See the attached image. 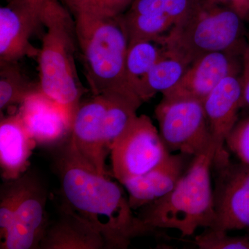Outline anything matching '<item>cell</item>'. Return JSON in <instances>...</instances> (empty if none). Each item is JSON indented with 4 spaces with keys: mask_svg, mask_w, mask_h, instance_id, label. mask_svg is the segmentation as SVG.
I'll use <instances>...</instances> for the list:
<instances>
[{
    "mask_svg": "<svg viewBox=\"0 0 249 249\" xmlns=\"http://www.w3.org/2000/svg\"><path fill=\"white\" fill-rule=\"evenodd\" d=\"M54 163L62 205L101 232L107 249H127L136 237L157 233L134 213L122 188L85 161L70 139L58 145Z\"/></svg>",
    "mask_w": 249,
    "mask_h": 249,
    "instance_id": "obj_1",
    "label": "cell"
},
{
    "mask_svg": "<svg viewBox=\"0 0 249 249\" xmlns=\"http://www.w3.org/2000/svg\"><path fill=\"white\" fill-rule=\"evenodd\" d=\"M39 19L47 29L37 53L39 89L61 107L71 127L85 93L75 61L78 52L75 19L58 0L45 3L39 12Z\"/></svg>",
    "mask_w": 249,
    "mask_h": 249,
    "instance_id": "obj_2",
    "label": "cell"
},
{
    "mask_svg": "<svg viewBox=\"0 0 249 249\" xmlns=\"http://www.w3.org/2000/svg\"><path fill=\"white\" fill-rule=\"evenodd\" d=\"M215 144L192 160L188 170L168 194L140 209L139 217L157 229H175L182 237L215 223L212 166Z\"/></svg>",
    "mask_w": 249,
    "mask_h": 249,
    "instance_id": "obj_3",
    "label": "cell"
},
{
    "mask_svg": "<svg viewBox=\"0 0 249 249\" xmlns=\"http://www.w3.org/2000/svg\"><path fill=\"white\" fill-rule=\"evenodd\" d=\"M122 15H75L78 52L92 95L120 93L142 101L126 76L129 37Z\"/></svg>",
    "mask_w": 249,
    "mask_h": 249,
    "instance_id": "obj_4",
    "label": "cell"
},
{
    "mask_svg": "<svg viewBox=\"0 0 249 249\" xmlns=\"http://www.w3.org/2000/svg\"><path fill=\"white\" fill-rule=\"evenodd\" d=\"M243 20L228 6L199 4L175 24L160 42L165 52L188 66L201 56L224 51L243 52Z\"/></svg>",
    "mask_w": 249,
    "mask_h": 249,
    "instance_id": "obj_5",
    "label": "cell"
},
{
    "mask_svg": "<svg viewBox=\"0 0 249 249\" xmlns=\"http://www.w3.org/2000/svg\"><path fill=\"white\" fill-rule=\"evenodd\" d=\"M155 116L160 137L170 153L196 157L214 142L202 101L163 97Z\"/></svg>",
    "mask_w": 249,
    "mask_h": 249,
    "instance_id": "obj_6",
    "label": "cell"
},
{
    "mask_svg": "<svg viewBox=\"0 0 249 249\" xmlns=\"http://www.w3.org/2000/svg\"><path fill=\"white\" fill-rule=\"evenodd\" d=\"M149 116H135L111 147V175L122 183L152 169L169 155Z\"/></svg>",
    "mask_w": 249,
    "mask_h": 249,
    "instance_id": "obj_7",
    "label": "cell"
},
{
    "mask_svg": "<svg viewBox=\"0 0 249 249\" xmlns=\"http://www.w3.org/2000/svg\"><path fill=\"white\" fill-rule=\"evenodd\" d=\"M213 196L216 219L221 230L249 228V165L231 160L229 152L214 158Z\"/></svg>",
    "mask_w": 249,
    "mask_h": 249,
    "instance_id": "obj_8",
    "label": "cell"
},
{
    "mask_svg": "<svg viewBox=\"0 0 249 249\" xmlns=\"http://www.w3.org/2000/svg\"><path fill=\"white\" fill-rule=\"evenodd\" d=\"M26 180L12 227L1 249H40L49 227L46 213L47 194L40 180L25 173Z\"/></svg>",
    "mask_w": 249,
    "mask_h": 249,
    "instance_id": "obj_9",
    "label": "cell"
},
{
    "mask_svg": "<svg viewBox=\"0 0 249 249\" xmlns=\"http://www.w3.org/2000/svg\"><path fill=\"white\" fill-rule=\"evenodd\" d=\"M106 100L104 95L80 102L71 127L70 142L75 150L98 173L110 175L106 168V160L110 154L104 133Z\"/></svg>",
    "mask_w": 249,
    "mask_h": 249,
    "instance_id": "obj_10",
    "label": "cell"
},
{
    "mask_svg": "<svg viewBox=\"0 0 249 249\" xmlns=\"http://www.w3.org/2000/svg\"><path fill=\"white\" fill-rule=\"evenodd\" d=\"M241 52L224 51L206 54L187 68L178 84L163 93V97L187 98L204 102L211 91L224 78L241 74Z\"/></svg>",
    "mask_w": 249,
    "mask_h": 249,
    "instance_id": "obj_11",
    "label": "cell"
},
{
    "mask_svg": "<svg viewBox=\"0 0 249 249\" xmlns=\"http://www.w3.org/2000/svg\"><path fill=\"white\" fill-rule=\"evenodd\" d=\"M193 158L180 152L170 153L152 169L121 183L128 193L132 209H142L168 194L186 173Z\"/></svg>",
    "mask_w": 249,
    "mask_h": 249,
    "instance_id": "obj_12",
    "label": "cell"
},
{
    "mask_svg": "<svg viewBox=\"0 0 249 249\" xmlns=\"http://www.w3.org/2000/svg\"><path fill=\"white\" fill-rule=\"evenodd\" d=\"M204 107L213 140L215 156L227 152L225 142L239 120L242 109V87L240 74L227 77L205 98Z\"/></svg>",
    "mask_w": 249,
    "mask_h": 249,
    "instance_id": "obj_13",
    "label": "cell"
},
{
    "mask_svg": "<svg viewBox=\"0 0 249 249\" xmlns=\"http://www.w3.org/2000/svg\"><path fill=\"white\" fill-rule=\"evenodd\" d=\"M18 112L37 145L58 146L70 138L71 126L65 113L40 91L29 96Z\"/></svg>",
    "mask_w": 249,
    "mask_h": 249,
    "instance_id": "obj_14",
    "label": "cell"
},
{
    "mask_svg": "<svg viewBox=\"0 0 249 249\" xmlns=\"http://www.w3.org/2000/svg\"><path fill=\"white\" fill-rule=\"evenodd\" d=\"M40 24L38 16L24 0H11L0 9V62H18L38 52L29 40Z\"/></svg>",
    "mask_w": 249,
    "mask_h": 249,
    "instance_id": "obj_15",
    "label": "cell"
},
{
    "mask_svg": "<svg viewBox=\"0 0 249 249\" xmlns=\"http://www.w3.org/2000/svg\"><path fill=\"white\" fill-rule=\"evenodd\" d=\"M36 145L19 112L1 116L0 167L5 181L17 179L26 173Z\"/></svg>",
    "mask_w": 249,
    "mask_h": 249,
    "instance_id": "obj_16",
    "label": "cell"
},
{
    "mask_svg": "<svg viewBox=\"0 0 249 249\" xmlns=\"http://www.w3.org/2000/svg\"><path fill=\"white\" fill-rule=\"evenodd\" d=\"M41 249H104L106 240L89 222L62 205L56 220L49 224Z\"/></svg>",
    "mask_w": 249,
    "mask_h": 249,
    "instance_id": "obj_17",
    "label": "cell"
},
{
    "mask_svg": "<svg viewBox=\"0 0 249 249\" xmlns=\"http://www.w3.org/2000/svg\"><path fill=\"white\" fill-rule=\"evenodd\" d=\"M164 53L160 39L129 41L126 55V76L129 86L137 96L142 80Z\"/></svg>",
    "mask_w": 249,
    "mask_h": 249,
    "instance_id": "obj_18",
    "label": "cell"
},
{
    "mask_svg": "<svg viewBox=\"0 0 249 249\" xmlns=\"http://www.w3.org/2000/svg\"><path fill=\"white\" fill-rule=\"evenodd\" d=\"M188 66L182 60L167 53L155 64L142 80L139 89V96L146 102L157 93L162 94L178 84Z\"/></svg>",
    "mask_w": 249,
    "mask_h": 249,
    "instance_id": "obj_19",
    "label": "cell"
},
{
    "mask_svg": "<svg viewBox=\"0 0 249 249\" xmlns=\"http://www.w3.org/2000/svg\"><path fill=\"white\" fill-rule=\"evenodd\" d=\"M105 114L104 133L106 145L110 152L116 139L137 116L139 108L142 104L140 100L120 93H107Z\"/></svg>",
    "mask_w": 249,
    "mask_h": 249,
    "instance_id": "obj_20",
    "label": "cell"
},
{
    "mask_svg": "<svg viewBox=\"0 0 249 249\" xmlns=\"http://www.w3.org/2000/svg\"><path fill=\"white\" fill-rule=\"evenodd\" d=\"M0 71V110L21 104L33 93L40 91L21 72L17 62H1Z\"/></svg>",
    "mask_w": 249,
    "mask_h": 249,
    "instance_id": "obj_21",
    "label": "cell"
},
{
    "mask_svg": "<svg viewBox=\"0 0 249 249\" xmlns=\"http://www.w3.org/2000/svg\"><path fill=\"white\" fill-rule=\"evenodd\" d=\"M129 41L160 40L171 29L174 22L169 18L134 14L127 11L122 15Z\"/></svg>",
    "mask_w": 249,
    "mask_h": 249,
    "instance_id": "obj_22",
    "label": "cell"
},
{
    "mask_svg": "<svg viewBox=\"0 0 249 249\" xmlns=\"http://www.w3.org/2000/svg\"><path fill=\"white\" fill-rule=\"evenodd\" d=\"M200 3L199 0H134L128 11L168 18L175 24L191 14Z\"/></svg>",
    "mask_w": 249,
    "mask_h": 249,
    "instance_id": "obj_23",
    "label": "cell"
},
{
    "mask_svg": "<svg viewBox=\"0 0 249 249\" xmlns=\"http://www.w3.org/2000/svg\"><path fill=\"white\" fill-rule=\"evenodd\" d=\"M25 174L17 179L5 181L0 192V239L4 240L12 227L24 184Z\"/></svg>",
    "mask_w": 249,
    "mask_h": 249,
    "instance_id": "obj_24",
    "label": "cell"
},
{
    "mask_svg": "<svg viewBox=\"0 0 249 249\" xmlns=\"http://www.w3.org/2000/svg\"><path fill=\"white\" fill-rule=\"evenodd\" d=\"M134 0H63L73 16L80 14L116 17L124 14Z\"/></svg>",
    "mask_w": 249,
    "mask_h": 249,
    "instance_id": "obj_25",
    "label": "cell"
},
{
    "mask_svg": "<svg viewBox=\"0 0 249 249\" xmlns=\"http://www.w3.org/2000/svg\"><path fill=\"white\" fill-rule=\"evenodd\" d=\"M227 231L207 228L193 243L200 249H249V233L232 236Z\"/></svg>",
    "mask_w": 249,
    "mask_h": 249,
    "instance_id": "obj_26",
    "label": "cell"
},
{
    "mask_svg": "<svg viewBox=\"0 0 249 249\" xmlns=\"http://www.w3.org/2000/svg\"><path fill=\"white\" fill-rule=\"evenodd\" d=\"M225 147L238 161L249 165V116L239 119L226 139Z\"/></svg>",
    "mask_w": 249,
    "mask_h": 249,
    "instance_id": "obj_27",
    "label": "cell"
},
{
    "mask_svg": "<svg viewBox=\"0 0 249 249\" xmlns=\"http://www.w3.org/2000/svg\"><path fill=\"white\" fill-rule=\"evenodd\" d=\"M242 109L249 111V36L242 53Z\"/></svg>",
    "mask_w": 249,
    "mask_h": 249,
    "instance_id": "obj_28",
    "label": "cell"
},
{
    "mask_svg": "<svg viewBox=\"0 0 249 249\" xmlns=\"http://www.w3.org/2000/svg\"><path fill=\"white\" fill-rule=\"evenodd\" d=\"M224 4L238 15L242 20L249 19V0H224Z\"/></svg>",
    "mask_w": 249,
    "mask_h": 249,
    "instance_id": "obj_29",
    "label": "cell"
},
{
    "mask_svg": "<svg viewBox=\"0 0 249 249\" xmlns=\"http://www.w3.org/2000/svg\"><path fill=\"white\" fill-rule=\"evenodd\" d=\"M24 1L27 3L29 8H30L39 18V12H40L41 8L42 7V6H43L45 3L48 2V1H51V0H24ZM39 20H40V19H39Z\"/></svg>",
    "mask_w": 249,
    "mask_h": 249,
    "instance_id": "obj_30",
    "label": "cell"
},
{
    "mask_svg": "<svg viewBox=\"0 0 249 249\" xmlns=\"http://www.w3.org/2000/svg\"><path fill=\"white\" fill-rule=\"evenodd\" d=\"M209 1L213 3H215V4H224V0H209Z\"/></svg>",
    "mask_w": 249,
    "mask_h": 249,
    "instance_id": "obj_31",
    "label": "cell"
}]
</instances>
